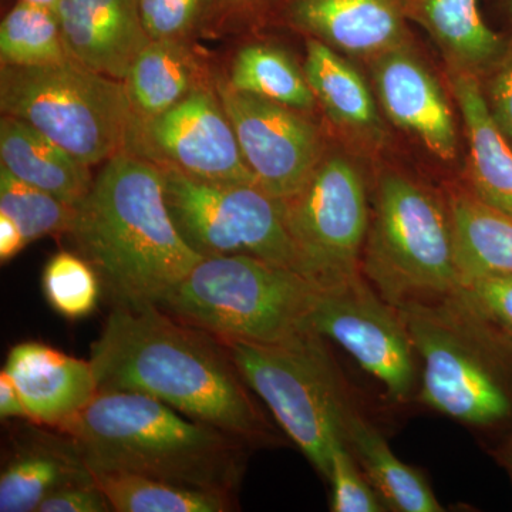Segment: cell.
I'll return each mask as SVG.
<instances>
[{
  "mask_svg": "<svg viewBox=\"0 0 512 512\" xmlns=\"http://www.w3.org/2000/svg\"><path fill=\"white\" fill-rule=\"evenodd\" d=\"M90 362L99 392H136L247 444L279 437L224 343L156 305L116 303Z\"/></svg>",
  "mask_w": 512,
  "mask_h": 512,
  "instance_id": "obj_1",
  "label": "cell"
},
{
  "mask_svg": "<svg viewBox=\"0 0 512 512\" xmlns=\"http://www.w3.org/2000/svg\"><path fill=\"white\" fill-rule=\"evenodd\" d=\"M67 235L120 305H157L204 258L175 224L160 165L126 150L104 163Z\"/></svg>",
  "mask_w": 512,
  "mask_h": 512,
  "instance_id": "obj_2",
  "label": "cell"
},
{
  "mask_svg": "<svg viewBox=\"0 0 512 512\" xmlns=\"http://www.w3.org/2000/svg\"><path fill=\"white\" fill-rule=\"evenodd\" d=\"M56 430L74 441L92 471L229 494L244 476L247 444L147 394L99 392Z\"/></svg>",
  "mask_w": 512,
  "mask_h": 512,
  "instance_id": "obj_3",
  "label": "cell"
},
{
  "mask_svg": "<svg viewBox=\"0 0 512 512\" xmlns=\"http://www.w3.org/2000/svg\"><path fill=\"white\" fill-rule=\"evenodd\" d=\"M370 222L360 271L400 309L443 301L460 288L456 235L443 184L394 157L367 164Z\"/></svg>",
  "mask_w": 512,
  "mask_h": 512,
  "instance_id": "obj_4",
  "label": "cell"
},
{
  "mask_svg": "<svg viewBox=\"0 0 512 512\" xmlns=\"http://www.w3.org/2000/svg\"><path fill=\"white\" fill-rule=\"evenodd\" d=\"M420 365L416 399L467 426L512 430V348L458 301L399 309Z\"/></svg>",
  "mask_w": 512,
  "mask_h": 512,
  "instance_id": "obj_5",
  "label": "cell"
},
{
  "mask_svg": "<svg viewBox=\"0 0 512 512\" xmlns=\"http://www.w3.org/2000/svg\"><path fill=\"white\" fill-rule=\"evenodd\" d=\"M318 291L298 272L255 256H204L156 306L220 340L276 343L311 329Z\"/></svg>",
  "mask_w": 512,
  "mask_h": 512,
  "instance_id": "obj_6",
  "label": "cell"
},
{
  "mask_svg": "<svg viewBox=\"0 0 512 512\" xmlns=\"http://www.w3.org/2000/svg\"><path fill=\"white\" fill-rule=\"evenodd\" d=\"M0 110L93 167L126 150L133 110L126 86L77 60L2 66Z\"/></svg>",
  "mask_w": 512,
  "mask_h": 512,
  "instance_id": "obj_7",
  "label": "cell"
},
{
  "mask_svg": "<svg viewBox=\"0 0 512 512\" xmlns=\"http://www.w3.org/2000/svg\"><path fill=\"white\" fill-rule=\"evenodd\" d=\"M325 340L306 329L276 343L221 342L281 429L328 480L332 448L346 440L350 400Z\"/></svg>",
  "mask_w": 512,
  "mask_h": 512,
  "instance_id": "obj_8",
  "label": "cell"
},
{
  "mask_svg": "<svg viewBox=\"0 0 512 512\" xmlns=\"http://www.w3.org/2000/svg\"><path fill=\"white\" fill-rule=\"evenodd\" d=\"M281 201L308 281L329 289L362 274L370 222L366 163L332 141L301 190Z\"/></svg>",
  "mask_w": 512,
  "mask_h": 512,
  "instance_id": "obj_9",
  "label": "cell"
},
{
  "mask_svg": "<svg viewBox=\"0 0 512 512\" xmlns=\"http://www.w3.org/2000/svg\"><path fill=\"white\" fill-rule=\"evenodd\" d=\"M158 165L171 215L195 251L202 256H255L302 275L281 200L256 184L208 183L174 165Z\"/></svg>",
  "mask_w": 512,
  "mask_h": 512,
  "instance_id": "obj_10",
  "label": "cell"
},
{
  "mask_svg": "<svg viewBox=\"0 0 512 512\" xmlns=\"http://www.w3.org/2000/svg\"><path fill=\"white\" fill-rule=\"evenodd\" d=\"M309 326L348 352L382 384L393 403L417 397L420 365L406 323L363 274L335 288L319 289Z\"/></svg>",
  "mask_w": 512,
  "mask_h": 512,
  "instance_id": "obj_11",
  "label": "cell"
},
{
  "mask_svg": "<svg viewBox=\"0 0 512 512\" xmlns=\"http://www.w3.org/2000/svg\"><path fill=\"white\" fill-rule=\"evenodd\" d=\"M387 123L447 171L463 164V127L446 76L414 40L363 64Z\"/></svg>",
  "mask_w": 512,
  "mask_h": 512,
  "instance_id": "obj_12",
  "label": "cell"
},
{
  "mask_svg": "<svg viewBox=\"0 0 512 512\" xmlns=\"http://www.w3.org/2000/svg\"><path fill=\"white\" fill-rule=\"evenodd\" d=\"M126 151L217 184H256L217 90L197 87L170 110L131 121Z\"/></svg>",
  "mask_w": 512,
  "mask_h": 512,
  "instance_id": "obj_13",
  "label": "cell"
},
{
  "mask_svg": "<svg viewBox=\"0 0 512 512\" xmlns=\"http://www.w3.org/2000/svg\"><path fill=\"white\" fill-rule=\"evenodd\" d=\"M215 90L256 185L278 200L301 190L328 153V130L308 113L237 92L225 79Z\"/></svg>",
  "mask_w": 512,
  "mask_h": 512,
  "instance_id": "obj_14",
  "label": "cell"
},
{
  "mask_svg": "<svg viewBox=\"0 0 512 512\" xmlns=\"http://www.w3.org/2000/svg\"><path fill=\"white\" fill-rule=\"evenodd\" d=\"M302 66L333 143L366 164L393 157V128L356 62L318 40L305 39Z\"/></svg>",
  "mask_w": 512,
  "mask_h": 512,
  "instance_id": "obj_15",
  "label": "cell"
},
{
  "mask_svg": "<svg viewBox=\"0 0 512 512\" xmlns=\"http://www.w3.org/2000/svg\"><path fill=\"white\" fill-rule=\"evenodd\" d=\"M268 13L356 63L416 40L406 0H274Z\"/></svg>",
  "mask_w": 512,
  "mask_h": 512,
  "instance_id": "obj_16",
  "label": "cell"
},
{
  "mask_svg": "<svg viewBox=\"0 0 512 512\" xmlns=\"http://www.w3.org/2000/svg\"><path fill=\"white\" fill-rule=\"evenodd\" d=\"M93 481L92 468L67 434L30 423L10 441L0 474V511L37 512L56 491Z\"/></svg>",
  "mask_w": 512,
  "mask_h": 512,
  "instance_id": "obj_17",
  "label": "cell"
},
{
  "mask_svg": "<svg viewBox=\"0 0 512 512\" xmlns=\"http://www.w3.org/2000/svg\"><path fill=\"white\" fill-rule=\"evenodd\" d=\"M6 372L18 387L30 423L60 429L99 394L90 360L77 359L40 342L10 350Z\"/></svg>",
  "mask_w": 512,
  "mask_h": 512,
  "instance_id": "obj_18",
  "label": "cell"
},
{
  "mask_svg": "<svg viewBox=\"0 0 512 512\" xmlns=\"http://www.w3.org/2000/svg\"><path fill=\"white\" fill-rule=\"evenodd\" d=\"M56 15L70 56L121 82L151 42L138 0H59Z\"/></svg>",
  "mask_w": 512,
  "mask_h": 512,
  "instance_id": "obj_19",
  "label": "cell"
},
{
  "mask_svg": "<svg viewBox=\"0 0 512 512\" xmlns=\"http://www.w3.org/2000/svg\"><path fill=\"white\" fill-rule=\"evenodd\" d=\"M443 73L456 100L466 144L456 178L478 201L512 217V148L490 119L480 80Z\"/></svg>",
  "mask_w": 512,
  "mask_h": 512,
  "instance_id": "obj_20",
  "label": "cell"
},
{
  "mask_svg": "<svg viewBox=\"0 0 512 512\" xmlns=\"http://www.w3.org/2000/svg\"><path fill=\"white\" fill-rule=\"evenodd\" d=\"M406 15L437 47L446 73L480 80L503 53L507 32L484 22L478 0H406Z\"/></svg>",
  "mask_w": 512,
  "mask_h": 512,
  "instance_id": "obj_21",
  "label": "cell"
},
{
  "mask_svg": "<svg viewBox=\"0 0 512 512\" xmlns=\"http://www.w3.org/2000/svg\"><path fill=\"white\" fill-rule=\"evenodd\" d=\"M0 160L23 183L77 207L89 194L94 178L89 165L77 160L35 127L5 116L0 120Z\"/></svg>",
  "mask_w": 512,
  "mask_h": 512,
  "instance_id": "obj_22",
  "label": "cell"
},
{
  "mask_svg": "<svg viewBox=\"0 0 512 512\" xmlns=\"http://www.w3.org/2000/svg\"><path fill=\"white\" fill-rule=\"evenodd\" d=\"M346 443L387 511L441 512L444 508L416 468L403 463L386 439L349 403L345 413Z\"/></svg>",
  "mask_w": 512,
  "mask_h": 512,
  "instance_id": "obj_23",
  "label": "cell"
},
{
  "mask_svg": "<svg viewBox=\"0 0 512 512\" xmlns=\"http://www.w3.org/2000/svg\"><path fill=\"white\" fill-rule=\"evenodd\" d=\"M441 184L453 217L461 281L512 274V217L478 201L456 177H447Z\"/></svg>",
  "mask_w": 512,
  "mask_h": 512,
  "instance_id": "obj_24",
  "label": "cell"
},
{
  "mask_svg": "<svg viewBox=\"0 0 512 512\" xmlns=\"http://www.w3.org/2000/svg\"><path fill=\"white\" fill-rule=\"evenodd\" d=\"M123 82L138 119H151L170 110L202 86L200 69L180 40H151Z\"/></svg>",
  "mask_w": 512,
  "mask_h": 512,
  "instance_id": "obj_25",
  "label": "cell"
},
{
  "mask_svg": "<svg viewBox=\"0 0 512 512\" xmlns=\"http://www.w3.org/2000/svg\"><path fill=\"white\" fill-rule=\"evenodd\" d=\"M231 89L311 114L318 109L303 66L269 43L242 47L225 79Z\"/></svg>",
  "mask_w": 512,
  "mask_h": 512,
  "instance_id": "obj_26",
  "label": "cell"
},
{
  "mask_svg": "<svg viewBox=\"0 0 512 512\" xmlns=\"http://www.w3.org/2000/svg\"><path fill=\"white\" fill-rule=\"evenodd\" d=\"M94 480L117 512H227L235 494L184 487L138 474L93 471Z\"/></svg>",
  "mask_w": 512,
  "mask_h": 512,
  "instance_id": "obj_27",
  "label": "cell"
},
{
  "mask_svg": "<svg viewBox=\"0 0 512 512\" xmlns=\"http://www.w3.org/2000/svg\"><path fill=\"white\" fill-rule=\"evenodd\" d=\"M73 59L55 10L19 0L0 25L2 66H49Z\"/></svg>",
  "mask_w": 512,
  "mask_h": 512,
  "instance_id": "obj_28",
  "label": "cell"
},
{
  "mask_svg": "<svg viewBox=\"0 0 512 512\" xmlns=\"http://www.w3.org/2000/svg\"><path fill=\"white\" fill-rule=\"evenodd\" d=\"M0 212L16 222L28 244L43 237L67 235L76 207L23 183L0 165Z\"/></svg>",
  "mask_w": 512,
  "mask_h": 512,
  "instance_id": "obj_29",
  "label": "cell"
},
{
  "mask_svg": "<svg viewBox=\"0 0 512 512\" xmlns=\"http://www.w3.org/2000/svg\"><path fill=\"white\" fill-rule=\"evenodd\" d=\"M47 302L67 319L89 316L99 303L101 281L82 255L62 251L50 258L42 275Z\"/></svg>",
  "mask_w": 512,
  "mask_h": 512,
  "instance_id": "obj_30",
  "label": "cell"
},
{
  "mask_svg": "<svg viewBox=\"0 0 512 512\" xmlns=\"http://www.w3.org/2000/svg\"><path fill=\"white\" fill-rule=\"evenodd\" d=\"M458 301L512 348V274L463 279L454 293Z\"/></svg>",
  "mask_w": 512,
  "mask_h": 512,
  "instance_id": "obj_31",
  "label": "cell"
},
{
  "mask_svg": "<svg viewBox=\"0 0 512 512\" xmlns=\"http://www.w3.org/2000/svg\"><path fill=\"white\" fill-rule=\"evenodd\" d=\"M330 511L384 512L386 505L369 483L346 440L336 441L330 454Z\"/></svg>",
  "mask_w": 512,
  "mask_h": 512,
  "instance_id": "obj_32",
  "label": "cell"
},
{
  "mask_svg": "<svg viewBox=\"0 0 512 512\" xmlns=\"http://www.w3.org/2000/svg\"><path fill=\"white\" fill-rule=\"evenodd\" d=\"M480 87L491 121L512 148V22L508 23L503 53L481 77Z\"/></svg>",
  "mask_w": 512,
  "mask_h": 512,
  "instance_id": "obj_33",
  "label": "cell"
},
{
  "mask_svg": "<svg viewBox=\"0 0 512 512\" xmlns=\"http://www.w3.org/2000/svg\"><path fill=\"white\" fill-rule=\"evenodd\" d=\"M207 0H138L151 40H180L200 18Z\"/></svg>",
  "mask_w": 512,
  "mask_h": 512,
  "instance_id": "obj_34",
  "label": "cell"
},
{
  "mask_svg": "<svg viewBox=\"0 0 512 512\" xmlns=\"http://www.w3.org/2000/svg\"><path fill=\"white\" fill-rule=\"evenodd\" d=\"M109 498L96 483L70 485L49 495L37 512H111Z\"/></svg>",
  "mask_w": 512,
  "mask_h": 512,
  "instance_id": "obj_35",
  "label": "cell"
},
{
  "mask_svg": "<svg viewBox=\"0 0 512 512\" xmlns=\"http://www.w3.org/2000/svg\"><path fill=\"white\" fill-rule=\"evenodd\" d=\"M0 416H2V420H28V413L23 406L18 387L5 369L0 372Z\"/></svg>",
  "mask_w": 512,
  "mask_h": 512,
  "instance_id": "obj_36",
  "label": "cell"
},
{
  "mask_svg": "<svg viewBox=\"0 0 512 512\" xmlns=\"http://www.w3.org/2000/svg\"><path fill=\"white\" fill-rule=\"evenodd\" d=\"M26 245H29L28 241L23 237L16 222L0 212V261L2 264L15 258Z\"/></svg>",
  "mask_w": 512,
  "mask_h": 512,
  "instance_id": "obj_37",
  "label": "cell"
},
{
  "mask_svg": "<svg viewBox=\"0 0 512 512\" xmlns=\"http://www.w3.org/2000/svg\"><path fill=\"white\" fill-rule=\"evenodd\" d=\"M225 10L237 15H266L274 0H218Z\"/></svg>",
  "mask_w": 512,
  "mask_h": 512,
  "instance_id": "obj_38",
  "label": "cell"
},
{
  "mask_svg": "<svg viewBox=\"0 0 512 512\" xmlns=\"http://www.w3.org/2000/svg\"><path fill=\"white\" fill-rule=\"evenodd\" d=\"M495 458L501 466L507 468V471L512 470V430L508 431L503 443L495 450Z\"/></svg>",
  "mask_w": 512,
  "mask_h": 512,
  "instance_id": "obj_39",
  "label": "cell"
},
{
  "mask_svg": "<svg viewBox=\"0 0 512 512\" xmlns=\"http://www.w3.org/2000/svg\"><path fill=\"white\" fill-rule=\"evenodd\" d=\"M497 9L508 23L512 22V0H497Z\"/></svg>",
  "mask_w": 512,
  "mask_h": 512,
  "instance_id": "obj_40",
  "label": "cell"
},
{
  "mask_svg": "<svg viewBox=\"0 0 512 512\" xmlns=\"http://www.w3.org/2000/svg\"><path fill=\"white\" fill-rule=\"evenodd\" d=\"M22 2L33 3V5L45 6V8L55 10V12L57 9V5H59V0H22Z\"/></svg>",
  "mask_w": 512,
  "mask_h": 512,
  "instance_id": "obj_41",
  "label": "cell"
},
{
  "mask_svg": "<svg viewBox=\"0 0 512 512\" xmlns=\"http://www.w3.org/2000/svg\"><path fill=\"white\" fill-rule=\"evenodd\" d=\"M508 473H510V477H511V481H512V470L508 471Z\"/></svg>",
  "mask_w": 512,
  "mask_h": 512,
  "instance_id": "obj_42",
  "label": "cell"
}]
</instances>
